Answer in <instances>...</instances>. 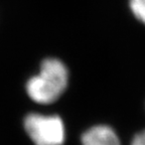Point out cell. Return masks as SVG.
Segmentation results:
<instances>
[{
	"mask_svg": "<svg viewBox=\"0 0 145 145\" xmlns=\"http://www.w3.org/2000/svg\"><path fill=\"white\" fill-rule=\"evenodd\" d=\"M68 81L69 72L66 66L57 59H46L41 63L39 75L27 82V95L35 103L52 104L63 95Z\"/></svg>",
	"mask_w": 145,
	"mask_h": 145,
	"instance_id": "1",
	"label": "cell"
},
{
	"mask_svg": "<svg viewBox=\"0 0 145 145\" xmlns=\"http://www.w3.org/2000/svg\"><path fill=\"white\" fill-rule=\"evenodd\" d=\"M24 128L35 145H63L66 139L63 122L56 115L28 114L24 119Z\"/></svg>",
	"mask_w": 145,
	"mask_h": 145,
	"instance_id": "2",
	"label": "cell"
},
{
	"mask_svg": "<svg viewBox=\"0 0 145 145\" xmlns=\"http://www.w3.org/2000/svg\"><path fill=\"white\" fill-rule=\"evenodd\" d=\"M83 145H121L111 127L106 125H98L87 130L82 136Z\"/></svg>",
	"mask_w": 145,
	"mask_h": 145,
	"instance_id": "3",
	"label": "cell"
},
{
	"mask_svg": "<svg viewBox=\"0 0 145 145\" xmlns=\"http://www.w3.org/2000/svg\"><path fill=\"white\" fill-rule=\"evenodd\" d=\"M130 8L134 16L145 24V0H130Z\"/></svg>",
	"mask_w": 145,
	"mask_h": 145,
	"instance_id": "4",
	"label": "cell"
},
{
	"mask_svg": "<svg viewBox=\"0 0 145 145\" xmlns=\"http://www.w3.org/2000/svg\"><path fill=\"white\" fill-rule=\"evenodd\" d=\"M131 145H145V130L141 131L134 137Z\"/></svg>",
	"mask_w": 145,
	"mask_h": 145,
	"instance_id": "5",
	"label": "cell"
}]
</instances>
